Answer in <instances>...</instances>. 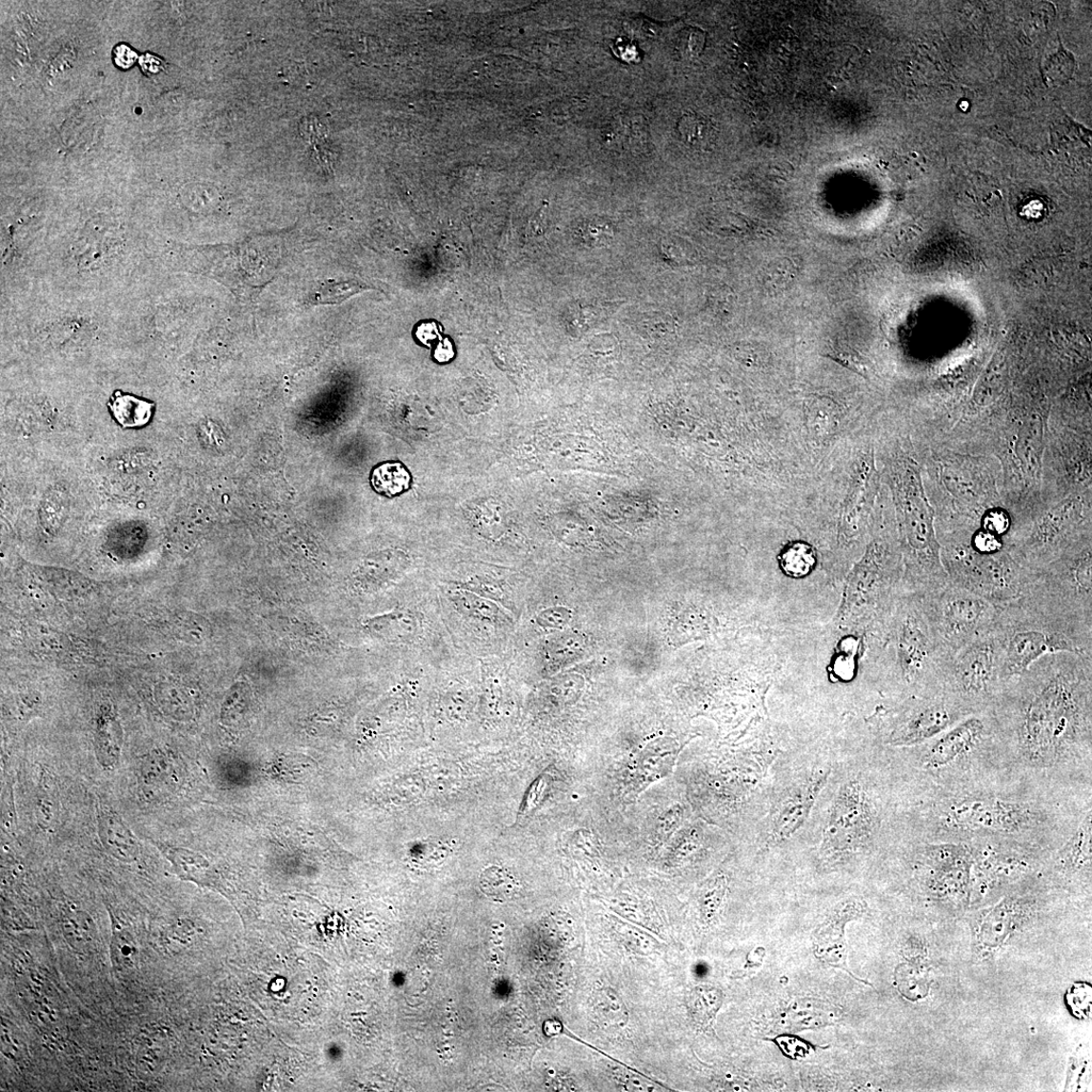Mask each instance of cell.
<instances>
[{
    "instance_id": "6da1fadb",
    "label": "cell",
    "mask_w": 1092,
    "mask_h": 1092,
    "mask_svg": "<svg viewBox=\"0 0 1092 1092\" xmlns=\"http://www.w3.org/2000/svg\"><path fill=\"white\" fill-rule=\"evenodd\" d=\"M1002 736L1048 765L1091 746L1092 658L1050 654L1010 680L992 708Z\"/></svg>"
},
{
    "instance_id": "7a4b0ae2",
    "label": "cell",
    "mask_w": 1092,
    "mask_h": 1092,
    "mask_svg": "<svg viewBox=\"0 0 1092 1092\" xmlns=\"http://www.w3.org/2000/svg\"><path fill=\"white\" fill-rule=\"evenodd\" d=\"M886 764L842 748L807 826L800 857L819 872L845 871L886 845L892 829Z\"/></svg>"
},
{
    "instance_id": "3957f363",
    "label": "cell",
    "mask_w": 1092,
    "mask_h": 1092,
    "mask_svg": "<svg viewBox=\"0 0 1092 1092\" xmlns=\"http://www.w3.org/2000/svg\"><path fill=\"white\" fill-rule=\"evenodd\" d=\"M841 749H781L745 824V845L764 860L800 856L811 813Z\"/></svg>"
},
{
    "instance_id": "277c9868",
    "label": "cell",
    "mask_w": 1092,
    "mask_h": 1092,
    "mask_svg": "<svg viewBox=\"0 0 1092 1092\" xmlns=\"http://www.w3.org/2000/svg\"><path fill=\"white\" fill-rule=\"evenodd\" d=\"M991 631L1009 681L1050 654L1092 658V617L1062 606L1032 577L1017 599L1001 607Z\"/></svg>"
},
{
    "instance_id": "5b68a950",
    "label": "cell",
    "mask_w": 1092,
    "mask_h": 1092,
    "mask_svg": "<svg viewBox=\"0 0 1092 1092\" xmlns=\"http://www.w3.org/2000/svg\"><path fill=\"white\" fill-rule=\"evenodd\" d=\"M922 456L940 545L970 539L983 514L1003 506L1000 463L990 454L936 444L924 445Z\"/></svg>"
},
{
    "instance_id": "8992f818",
    "label": "cell",
    "mask_w": 1092,
    "mask_h": 1092,
    "mask_svg": "<svg viewBox=\"0 0 1092 1092\" xmlns=\"http://www.w3.org/2000/svg\"><path fill=\"white\" fill-rule=\"evenodd\" d=\"M893 624L898 674L905 690L912 697L946 690L954 654L933 625L923 595L910 592Z\"/></svg>"
},
{
    "instance_id": "52a82bcc",
    "label": "cell",
    "mask_w": 1092,
    "mask_h": 1092,
    "mask_svg": "<svg viewBox=\"0 0 1092 1092\" xmlns=\"http://www.w3.org/2000/svg\"><path fill=\"white\" fill-rule=\"evenodd\" d=\"M1091 512V491L1071 493L1010 533L1005 547L1019 564L1037 572L1092 536Z\"/></svg>"
},
{
    "instance_id": "ba28073f",
    "label": "cell",
    "mask_w": 1092,
    "mask_h": 1092,
    "mask_svg": "<svg viewBox=\"0 0 1092 1092\" xmlns=\"http://www.w3.org/2000/svg\"><path fill=\"white\" fill-rule=\"evenodd\" d=\"M902 480V526L907 554L909 592H937L950 582L942 563L936 514L926 495L920 464H907Z\"/></svg>"
},
{
    "instance_id": "9c48e42d",
    "label": "cell",
    "mask_w": 1092,
    "mask_h": 1092,
    "mask_svg": "<svg viewBox=\"0 0 1092 1092\" xmlns=\"http://www.w3.org/2000/svg\"><path fill=\"white\" fill-rule=\"evenodd\" d=\"M942 563L950 584L983 596L1002 607L1017 599L1032 572L1005 548L994 554L976 552L969 540L941 546Z\"/></svg>"
},
{
    "instance_id": "30bf717a",
    "label": "cell",
    "mask_w": 1092,
    "mask_h": 1092,
    "mask_svg": "<svg viewBox=\"0 0 1092 1092\" xmlns=\"http://www.w3.org/2000/svg\"><path fill=\"white\" fill-rule=\"evenodd\" d=\"M1009 680L992 631L954 655L946 689L972 714L991 710Z\"/></svg>"
},
{
    "instance_id": "8fae6325",
    "label": "cell",
    "mask_w": 1092,
    "mask_h": 1092,
    "mask_svg": "<svg viewBox=\"0 0 1092 1092\" xmlns=\"http://www.w3.org/2000/svg\"><path fill=\"white\" fill-rule=\"evenodd\" d=\"M925 607L941 639L955 655L959 649L989 633L1001 607L986 598L948 584L923 595Z\"/></svg>"
},
{
    "instance_id": "7c38bea8",
    "label": "cell",
    "mask_w": 1092,
    "mask_h": 1092,
    "mask_svg": "<svg viewBox=\"0 0 1092 1092\" xmlns=\"http://www.w3.org/2000/svg\"><path fill=\"white\" fill-rule=\"evenodd\" d=\"M972 713L947 689L931 696L912 697L892 717L884 743L911 747L931 741Z\"/></svg>"
},
{
    "instance_id": "4fadbf2b",
    "label": "cell",
    "mask_w": 1092,
    "mask_h": 1092,
    "mask_svg": "<svg viewBox=\"0 0 1092 1092\" xmlns=\"http://www.w3.org/2000/svg\"><path fill=\"white\" fill-rule=\"evenodd\" d=\"M1040 588L1067 608L1092 617V536L1075 544L1037 572Z\"/></svg>"
},
{
    "instance_id": "5bb4252c",
    "label": "cell",
    "mask_w": 1092,
    "mask_h": 1092,
    "mask_svg": "<svg viewBox=\"0 0 1092 1092\" xmlns=\"http://www.w3.org/2000/svg\"><path fill=\"white\" fill-rule=\"evenodd\" d=\"M1035 814L1023 804L994 797H968L952 804L943 814L950 827L973 833L1015 834L1031 824Z\"/></svg>"
},
{
    "instance_id": "9a60e30c",
    "label": "cell",
    "mask_w": 1092,
    "mask_h": 1092,
    "mask_svg": "<svg viewBox=\"0 0 1092 1092\" xmlns=\"http://www.w3.org/2000/svg\"><path fill=\"white\" fill-rule=\"evenodd\" d=\"M1002 735L992 710L972 714L935 739L923 745L922 761L927 768H942L966 757L976 748Z\"/></svg>"
},
{
    "instance_id": "2e32d148",
    "label": "cell",
    "mask_w": 1092,
    "mask_h": 1092,
    "mask_svg": "<svg viewBox=\"0 0 1092 1092\" xmlns=\"http://www.w3.org/2000/svg\"><path fill=\"white\" fill-rule=\"evenodd\" d=\"M866 903L857 896H850L831 909L824 923L814 934V952L817 956L834 967L844 969L855 980L861 982L853 975L846 965V951L844 938V924L852 920L861 918L865 914Z\"/></svg>"
},
{
    "instance_id": "e0dca14e",
    "label": "cell",
    "mask_w": 1092,
    "mask_h": 1092,
    "mask_svg": "<svg viewBox=\"0 0 1092 1092\" xmlns=\"http://www.w3.org/2000/svg\"><path fill=\"white\" fill-rule=\"evenodd\" d=\"M159 849L170 862L179 878L222 893L240 912L242 901L237 890L207 858L185 847L159 845Z\"/></svg>"
},
{
    "instance_id": "ac0fdd59",
    "label": "cell",
    "mask_w": 1092,
    "mask_h": 1092,
    "mask_svg": "<svg viewBox=\"0 0 1092 1092\" xmlns=\"http://www.w3.org/2000/svg\"><path fill=\"white\" fill-rule=\"evenodd\" d=\"M124 744L119 715L110 703L103 704L96 712L93 745L97 763L107 771L117 769Z\"/></svg>"
},
{
    "instance_id": "d6986e66",
    "label": "cell",
    "mask_w": 1092,
    "mask_h": 1092,
    "mask_svg": "<svg viewBox=\"0 0 1092 1092\" xmlns=\"http://www.w3.org/2000/svg\"><path fill=\"white\" fill-rule=\"evenodd\" d=\"M97 830L103 846L112 858L123 863H134L139 859V841L119 814L110 810L101 811Z\"/></svg>"
},
{
    "instance_id": "ffe728a7",
    "label": "cell",
    "mask_w": 1092,
    "mask_h": 1092,
    "mask_svg": "<svg viewBox=\"0 0 1092 1092\" xmlns=\"http://www.w3.org/2000/svg\"><path fill=\"white\" fill-rule=\"evenodd\" d=\"M667 860L681 865L707 853L713 845V839L706 824L703 821H694L685 824L671 840Z\"/></svg>"
},
{
    "instance_id": "44dd1931",
    "label": "cell",
    "mask_w": 1092,
    "mask_h": 1092,
    "mask_svg": "<svg viewBox=\"0 0 1092 1092\" xmlns=\"http://www.w3.org/2000/svg\"><path fill=\"white\" fill-rule=\"evenodd\" d=\"M448 598L456 611L472 621L496 626L510 623L506 611L494 600L465 589L450 591Z\"/></svg>"
},
{
    "instance_id": "7402d4cb",
    "label": "cell",
    "mask_w": 1092,
    "mask_h": 1092,
    "mask_svg": "<svg viewBox=\"0 0 1092 1092\" xmlns=\"http://www.w3.org/2000/svg\"><path fill=\"white\" fill-rule=\"evenodd\" d=\"M591 1012L598 1025L607 1031H622L629 1021L625 1003L609 987L594 991L591 998Z\"/></svg>"
},
{
    "instance_id": "603a6c76",
    "label": "cell",
    "mask_w": 1092,
    "mask_h": 1092,
    "mask_svg": "<svg viewBox=\"0 0 1092 1092\" xmlns=\"http://www.w3.org/2000/svg\"><path fill=\"white\" fill-rule=\"evenodd\" d=\"M142 793L150 801H157L170 786V762L166 754L153 751L142 758L138 768Z\"/></svg>"
},
{
    "instance_id": "cb8c5ba5",
    "label": "cell",
    "mask_w": 1092,
    "mask_h": 1092,
    "mask_svg": "<svg viewBox=\"0 0 1092 1092\" xmlns=\"http://www.w3.org/2000/svg\"><path fill=\"white\" fill-rule=\"evenodd\" d=\"M680 753L679 745L672 740H660L648 745L639 758V770L645 781H654L670 774Z\"/></svg>"
},
{
    "instance_id": "d4e9b609",
    "label": "cell",
    "mask_w": 1092,
    "mask_h": 1092,
    "mask_svg": "<svg viewBox=\"0 0 1092 1092\" xmlns=\"http://www.w3.org/2000/svg\"><path fill=\"white\" fill-rule=\"evenodd\" d=\"M367 625L377 637L392 642L414 640L420 631L418 618L406 609L372 618Z\"/></svg>"
},
{
    "instance_id": "484cf974",
    "label": "cell",
    "mask_w": 1092,
    "mask_h": 1092,
    "mask_svg": "<svg viewBox=\"0 0 1092 1092\" xmlns=\"http://www.w3.org/2000/svg\"><path fill=\"white\" fill-rule=\"evenodd\" d=\"M586 645V639L577 632L552 635L545 647L547 673L558 672L579 660L585 653Z\"/></svg>"
},
{
    "instance_id": "4316f807",
    "label": "cell",
    "mask_w": 1092,
    "mask_h": 1092,
    "mask_svg": "<svg viewBox=\"0 0 1092 1092\" xmlns=\"http://www.w3.org/2000/svg\"><path fill=\"white\" fill-rule=\"evenodd\" d=\"M723 1003L724 993L719 988L699 985L690 991L687 1006L690 1017L699 1030L706 1031L711 1028Z\"/></svg>"
},
{
    "instance_id": "83f0119b",
    "label": "cell",
    "mask_w": 1092,
    "mask_h": 1092,
    "mask_svg": "<svg viewBox=\"0 0 1092 1092\" xmlns=\"http://www.w3.org/2000/svg\"><path fill=\"white\" fill-rule=\"evenodd\" d=\"M608 906L625 921L646 928L651 933H659L661 922L657 912L634 896L628 894L615 896L608 902Z\"/></svg>"
},
{
    "instance_id": "f1b7e54d",
    "label": "cell",
    "mask_w": 1092,
    "mask_h": 1092,
    "mask_svg": "<svg viewBox=\"0 0 1092 1092\" xmlns=\"http://www.w3.org/2000/svg\"><path fill=\"white\" fill-rule=\"evenodd\" d=\"M610 927L618 941L634 954L649 956L663 949V944L642 926L612 917Z\"/></svg>"
},
{
    "instance_id": "f546056e",
    "label": "cell",
    "mask_w": 1092,
    "mask_h": 1092,
    "mask_svg": "<svg viewBox=\"0 0 1092 1092\" xmlns=\"http://www.w3.org/2000/svg\"><path fill=\"white\" fill-rule=\"evenodd\" d=\"M728 876L725 872L712 875L700 887L697 894V905L701 918L706 923H712L725 903L728 893Z\"/></svg>"
},
{
    "instance_id": "4dcf8cb0",
    "label": "cell",
    "mask_w": 1092,
    "mask_h": 1092,
    "mask_svg": "<svg viewBox=\"0 0 1092 1092\" xmlns=\"http://www.w3.org/2000/svg\"><path fill=\"white\" fill-rule=\"evenodd\" d=\"M109 407L113 417L126 428L142 427L152 417V403L120 392L116 393Z\"/></svg>"
},
{
    "instance_id": "1f68e13d",
    "label": "cell",
    "mask_w": 1092,
    "mask_h": 1092,
    "mask_svg": "<svg viewBox=\"0 0 1092 1092\" xmlns=\"http://www.w3.org/2000/svg\"><path fill=\"white\" fill-rule=\"evenodd\" d=\"M1091 812L1087 814L1075 830L1071 839L1066 843L1062 852L1063 865L1072 869L1090 867L1092 844Z\"/></svg>"
},
{
    "instance_id": "d6a6232c",
    "label": "cell",
    "mask_w": 1092,
    "mask_h": 1092,
    "mask_svg": "<svg viewBox=\"0 0 1092 1092\" xmlns=\"http://www.w3.org/2000/svg\"><path fill=\"white\" fill-rule=\"evenodd\" d=\"M372 289L367 284L356 280H329L321 283L309 293L307 302L309 305H339L357 293Z\"/></svg>"
},
{
    "instance_id": "836d02e7",
    "label": "cell",
    "mask_w": 1092,
    "mask_h": 1092,
    "mask_svg": "<svg viewBox=\"0 0 1092 1092\" xmlns=\"http://www.w3.org/2000/svg\"><path fill=\"white\" fill-rule=\"evenodd\" d=\"M371 485L378 493L394 497L408 490L411 484L409 471L401 464H384L372 471Z\"/></svg>"
},
{
    "instance_id": "e575fe53",
    "label": "cell",
    "mask_w": 1092,
    "mask_h": 1092,
    "mask_svg": "<svg viewBox=\"0 0 1092 1092\" xmlns=\"http://www.w3.org/2000/svg\"><path fill=\"white\" fill-rule=\"evenodd\" d=\"M44 581L53 594L64 600L83 599L95 591V584L89 579L70 573L44 574Z\"/></svg>"
},
{
    "instance_id": "d590c367",
    "label": "cell",
    "mask_w": 1092,
    "mask_h": 1092,
    "mask_svg": "<svg viewBox=\"0 0 1092 1092\" xmlns=\"http://www.w3.org/2000/svg\"><path fill=\"white\" fill-rule=\"evenodd\" d=\"M483 891L495 900H508L519 891L518 880L507 870L491 867L480 879Z\"/></svg>"
},
{
    "instance_id": "8d00e7d4",
    "label": "cell",
    "mask_w": 1092,
    "mask_h": 1092,
    "mask_svg": "<svg viewBox=\"0 0 1092 1092\" xmlns=\"http://www.w3.org/2000/svg\"><path fill=\"white\" fill-rule=\"evenodd\" d=\"M63 932L76 947L86 946L93 939L94 923L85 911L68 909L62 921Z\"/></svg>"
},
{
    "instance_id": "74e56055",
    "label": "cell",
    "mask_w": 1092,
    "mask_h": 1092,
    "mask_svg": "<svg viewBox=\"0 0 1092 1092\" xmlns=\"http://www.w3.org/2000/svg\"><path fill=\"white\" fill-rule=\"evenodd\" d=\"M679 131L695 149H706L715 139L714 127L705 118L696 115L685 116L679 123Z\"/></svg>"
},
{
    "instance_id": "f35d334b",
    "label": "cell",
    "mask_w": 1092,
    "mask_h": 1092,
    "mask_svg": "<svg viewBox=\"0 0 1092 1092\" xmlns=\"http://www.w3.org/2000/svg\"><path fill=\"white\" fill-rule=\"evenodd\" d=\"M110 943V958L113 965L122 970L131 968L135 964L137 948L134 939L127 931L122 930L115 923Z\"/></svg>"
},
{
    "instance_id": "ab89813d",
    "label": "cell",
    "mask_w": 1092,
    "mask_h": 1092,
    "mask_svg": "<svg viewBox=\"0 0 1092 1092\" xmlns=\"http://www.w3.org/2000/svg\"><path fill=\"white\" fill-rule=\"evenodd\" d=\"M687 819L688 809L681 804L666 809L656 824L654 834L656 845H663L671 842L680 828L686 824Z\"/></svg>"
},
{
    "instance_id": "60d3db41",
    "label": "cell",
    "mask_w": 1092,
    "mask_h": 1092,
    "mask_svg": "<svg viewBox=\"0 0 1092 1092\" xmlns=\"http://www.w3.org/2000/svg\"><path fill=\"white\" fill-rule=\"evenodd\" d=\"M816 563V556L812 548L804 544H795L789 546L781 559L782 567L786 574L793 577L807 575Z\"/></svg>"
},
{
    "instance_id": "b9f144b4",
    "label": "cell",
    "mask_w": 1092,
    "mask_h": 1092,
    "mask_svg": "<svg viewBox=\"0 0 1092 1092\" xmlns=\"http://www.w3.org/2000/svg\"><path fill=\"white\" fill-rule=\"evenodd\" d=\"M36 817L38 824L44 830L52 831L58 822L59 804L57 796L47 780H43V785L37 794Z\"/></svg>"
},
{
    "instance_id": "7bdbcfd3",
    "label": "cell",
    "mask_w": 1092,
    "mask_h": 1092,
    "mask_svg": "<svg viewBox=\"0 0 1092 1092\" xmlns=\"http://www.w3.org/2000/svg\"><path fill=\"white\" fill-rule=\"evenodd\" d=\"M584 688V679L576 674H566L557 677L550 684V693L563 705L576 703Z\"/></svg>"
},
{
    "instance_id": "ee69618b",
    "label": "cell",
    "mask_w": 1092,
    "mask_h": 1092,
    "mask_svg": "<svg viewBox=\"0 0 1092 1092\" xmlns=\"http://www.w3.org/2000/svg\"><path fill=\"white\" fill-rule=\"evenodd\" d=\"M706 44L705 32L695 27L683 29L677 37L676 48L685 59H696L704 53Z\"/></svg>"
},
{
    "instance_id": "f6af8a7d",
    "label": "cell",
    "mask_w": 1092,
    "mask_h": 1092,
    "mask_svg": "<svg viewBox=\"0 0 1092 1092\" xmlns=\"http://www.w3.org/2000/svg\"><path fill=\"white\" fill-rule=\"evenodd\" d=\"M1014 521L1012 515L1003 506H994L983 514L980 528L1001 536L1005 540L1010 531H1012Z\"/></svg>"
},
{
    "instance_id": "bcb514c9",
    "label": "cell",
    "mask_w": 1092,
    "mask_h": 1092,
    "mask_svg": "<svg viewBox=\"0 0 1092 1092\" xmlns=\"http://www.w3.org/2000/svg\"><path fill=\"white\" fill-rule=\"evenodd\" d=\"M642 331L654 339H663L672 336L678 328L673 316L665 313H656L645 317L640 325Z\"/></svg>"
},
{
    "instance_id": "7dc6e473",
    "label": "cell",
    "mask_w": 1092,
    "mask_h": 1092,
    "mask_svg": "<svg viewBox=\"0 0 1092 1092\" xmlns=\"http://www.w3.org/2000/svg\"><path fill=\"white\" fill-rule=\"evenodd\" d=\"M568 845L575 852L589 858H598L601 855V843L593 831L581 828L569 836Z\"/></svg>"
},
{
    "instance_id": "c3c4849f",
    "label": "cell",
    "mask_w": 1092,
    "mask_h": 1092,
    "mask_svg": "<svg viewBox=\"0 0 1092 1092\" xmlns=\"http://www.w3.org/2000/svg\"><path fill=\"white\" fill-rule=\"evenodd\" d=\"M549 784L550 778L546 774H543L533 782L525 797L523 805L520 807L519 819L530 816L542 804Z\"/></svg>"
},
{
    "instance_id": "681fc988",
    "label": "cell",
    "mask_w": 1092,
    "mask_h": 1092,
    "mask_svg": "<svg viewBox=\"0 0 1092 1092\" xmlns=\"http://www.w3.org/2000/svg\"><path fill=\"white\" fill-rule=\"evenodd\" d=\"M969 544L978 553L994 554L1005 549L1003 537L978 528L970 536Z\"/></svg>"
},
{
    "instance_id": "f907efd6",
    "label": "cell",
    "mask_w": 1092,
    "mask_h": 1092,
    "mask_svg": "<svg viewBox=\"0 0 1092 1092\" xmlns=\"http://www.w3.org/2000/svg\"><path fill=\"white\" fill-rule=\"evenodd\" d=\"M1045 70L1050 83H1065L1074 71L1073 58L1067 53H1057L1047 62Z\"/></svg>"
},
{
    "instance_id": "816d5d0a",
    "label": "cell",
    "mask_w": 1092,
    "mask_h": 1092,
    "mask_svg": "<svg viewBox=\"0 0 1092 1092\" xmlns=\"http://www.w3.org/2000/svg\"><path fill=\"white\" fill-rule=\"evenodd\" d=\"M572 619V612L566 607H551L537 615L535 622L547 629H564Z\"/></svg>"
},
{
    "instance_id": "f5cc1de1",
    "label": "cell",
    "mask_w": 1092,
    "mask_h": 1092,
    "mask_svg": "<svg viewBox=\"0 0 1092 1092\" xmlns=\"http://www.w3.org/2000/svg\"><path fill=\"white\" fill-rule=\"evenodd\" d=\"M1068 999L1069 1006L1074 1015L1077 1014L1078 1008V1015L1081 1017L1087 1015L1091 1006L1090 986L1084 984L1074 986L1069 992Z\"/></svg>"
},
{
    "instance_id": "db71d44e",
    "label": "cell",
    "mask_w": 1092,
    "mask_h": 1092,
    "mask_svg": "<svg viewBox=\"0 0 1092 1092\" xmlns=\"http://www.w3.org/2000/svg\"><path fill=\"white\" fill-rule=\"evenodd\" d=\"M794 268L792 264H778L771 267V270L767 272L765 277V285H771L772 288H778L781 286H787L793 280Z\"/></svg>"
},
{
    "instance_id": "11a10c76",
    "label": "cell",
    "mask_w": 1092,
    "mask_h": 1092,
    "mask_svg": "<svg viewBox=\"0 0 1092 1092\" xmlns=\"http://www.w3.org/2000/svg\"><path fill=\"white\" fill-rule=\"evenodd\" d=\"M613 236V232L608 225L601 223H591L588 229L586 230V241L591 247H605L607 246Z\"/></svg>"
},
{
    "instance_id": "9f6ffc18",
    "label": "cell",
    "mask_w": 1092,
    "mask_h": 1092,
    "mask_svg": "<svg viewBox=\"0 0 1092 1092\" xmlns=\"http://www.w3.org/2000/svg\"><path fill=\"white\" fill-rule=\"evenodd\" d=\"M778 1046L789 1057H804L809 1053L807 1042L796 1037H780L774 1040Z\"/></svg>"
},
{
    "instance_id": "6f0895ef",
    "label": "cell",
    "mask_w": 1092,
    "mask_h": 1092,
    "mask_svg": "<svg viewBox=\"0 0 1092 1092\" xmlns=\"http://www.w3.org/2000/svg\"><path fill=\"white\" fill-rule=\"evenodd\" d=\"M112 56L113 61H115V64L121 69H131L138 59V55L133 49L125 44L116 46L115 49H113Z\"/></svg>"
},
{
    "instance_id": "680465c9",
    "label": "cell",
    "mask_w": 1092,
    "mask_h": 1092,
    "mask_svg": "<svg viewBox=\"0 0 1092 1092\" xmlns=\"http://www.w3.org/2000/svg\"><path fill=\"white\" fill-rule=\"evenodd\" d=\"M623 1086L627 1091H656L657 1085L651 1080L640 1078L637 1075H628L623 1081Z\"/></svg>"
},
{
    "instance_id": "91938a15",
    "label": "cell",
    "mask_w": 1092,
    "mask_h": 1092,
    "mask_svg": "<svg viewBox=\"0 0 1092 1092\" xmlns=\"http://www.w3.org/2000/svg\"><path fill=\"white\" fill-rule=\"evenodd\" d=\"M140 67L143 72L147 75H155L160 73L163 69L162 61L151 54H145L140 58Z\"/></svg>"
},
{
    "instance_id": "94428289",
    "label": "cell",
    "mask_w": 1092,
    "mask_h": 1092,
    "mask_svg": "<svg viewBox=\"0 0 1092 1092\" xmlns=\"http://www.w3.org/2000/svg\"><path fill=\"white\" fill-rule=\"evenodd\" d=\"M452 356H453V350L451 349V347L449 344H447V346H446V347H444L443 345H440L437 351L435 352V357L437 358V361H439V362H447L450 360V358Z\"/></svg>"
}]
</instances>
